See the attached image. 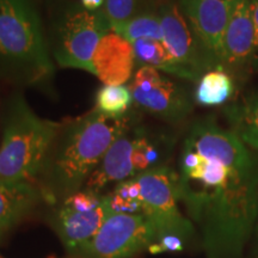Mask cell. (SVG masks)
<instances>
[{
	"mask_svg": "<svg viewBox=\"0 0 258 258\" xmlns=\"http://www.w3.org/2000/svg\"><path fill=\"white\" fill-rule=\"evenodd\" d=\"M178 199L217 258H238L258 213V158L213 118L194 122L180 154Z\"/></svg>",
	"mask_w": 258,
	"mask_h": 258,
	"instance_id": "1",
	"label": "cell"
},
{
	"mask_svg": "<svg viewBox=\"0 0 258 258\" xmlns=\"http://www.w3.org/2000/svg\"><path fill=\"white\" fill-rule=\"evenodd\" d=\"M137 123L139 117L132 110L121 118H109L95 108L61 122L37 179L44 200L55 202L79 191L116 139Z\"/></svg>",
	"mask_w": 258,
	"mask_h": 258,
	"instance_id": "2",
	"label": "cell"
},
{
	"mask_svg": "<svg viewBox=\"0 0 258 258\" xmlns=\"http://www.w3.org/2000/svg\"><path fill=\"white\" fill-rule=\"evenodd\" d=\"M55 73L46 27L35 0H0V79L46 86Z\"/></svg>",
	"mask_w": 258,
	"mask_h": 258,
	"instance_id": "3",
	"label": "cell"
},
{
	"mask_svg": "<svg viewBox=\"0 0 258 258\" xmlns=\"http://www.w3.org/2000/svg\"><path fill=\"white\" fill-rule=\"evenodd\" d=\"M61 122L42 118L23 93L6 102L0 145V180L36 183Z\"/></svg>",
	"mask_w": 258,
	"mask_h": 258,
	"instance_id": "4",
	"label": "cell"
},
{
	"mask_svg": "<svg viewBox=\"0 0 258 258\" xmlns=\"http://www.w3.org/2000/svg\"><path fill=\"white\" fill-rule=\"evenodd\" d=\"M46 35L51 57L61 69L92 74V57L111 31L104 12H91L79 0H46Z\"/></svg>",
	"mask_w": 258,
	"mask_h": 258,
	"instance_id": "5",
	"label": "cell"
},
{
	"mask_svg": "<svg viewBox=\"0 0 258 258\" xmlns=\"http://www.w3.org/2000/svg\"><path fill=\"white\" fill-rule=\"evenodd\" d=\"M158 232L143 213L109 214L97 234L76 251L84 258H133L150 247Z\"/></svg>",
	"mask_w": 258,
	"mask_h": 258,
	"instance_id": "6",
	"label": "cell"
},
{
	"mask_svg": "<svg viewBox=\"0 0 258 258\" xmlns=\"http://www.w3.org/2000/svg\"><path fill=\"white\" fill-rule=\"evenodd\" d=\"M134 178L140 184L141 213L152 221L158 238L165 234H190L192 226L177 206L178 176L165 166H154Z\"/></svg>",
	"mask_w": 258,
	"mask_h": 258,
	"instance_id": "7",
	"label": "cell"
},
{
	"mask_svg": "<svg viewBox=\"0 0 258 258\" xmlns=\"http://www.w3.org/2000/svg\"><path fill=\"white\" fill-rule=\"evenodd\" d=\"M128 86L138 111L170 123H179L191 114L192 101L188 91L153 67L135 70Z\"/></svg>",
	"mask_w": 258,
	"mask_h": 258,
	"instance_id": "8",
	"label": "cell"
},
{
	"mask_svg": "<svg viewBox=\"0 0 258 258\" xmlns=\"http://www.w3.org/2000/svg\"><path fill=\"white\" fill-rule=\"evenodd\" d=\"M156 8L163 29L164 44L186 73L188 80L199 82L211 67L180 11L178 0H156Z\"/></svg>",
	"mask_w": 258,
	"mask_h": 258,
	"instance_id": "9",
	"label": "cell"
},
{
	"mask_svg": "<svg viewBox=\"0 0 258 258\" xmlns=\"http://www.w3.org/2000/svg\"><path fill=\"white\" fill-rule=\"evenodd\" d=\"M178 4L211 70L222 67V40L232 0H178Z\"/></svg>",
	"mask_w": 258,
	"mask_h": 258,
	"instance_id": "10",
	"label": "cell"
},
{
	"mask_svg": "<svg viewBox=\"0 0 258 258\" xmlns=\"http://www.w3.org/2000/svg\"><path fill=\"white\" fill-rule=\"evenodd\" d=\"M133 46L120 34L109 31L92 57V74L104 85H125L134 76Z\"/></svg>",
	"mask_w": 258,
	"mask_h": 258,
	"instance_id": "11",
	"label": "cell"
},
{
	"mask_svg": "<svg viewBox=\"0 0 258 258\" xmlns=\"http://www.w3.org/2000/svg\"><path fill=\"white\" fill-rule=\"evenodd\" d=\"M254 49V27L250 0H232L230 19L222 40L221 66L233 70L246 66Z\"/></svg>",
	"mask_w": 258,
	"mask_h": 258,
	"instance_id": "12",
	"label": "cell"
},
{
	"mask_svg": "<svg viewBox=\"0 0 258 258\" xmlns=\"http://www.w3.org/2000/svg\"><path fill=\"white\" fill-rule=\"evenodd\" d=\"M139 123L120 135L109 147L101 163L85 183V190L99 194L110 183H120L137 176L132 154L134 147V129Z\"/></svg>",
	"mask_w": 258,
	"mask_h": 258,
	"instance_id": "13",
	"label": "cell"
},
{
	"mask_svg": "<svg viewBox=\"0 0 258 258\" xmlns=\"http://www.w3.org/2000/svg\"><path fill=\"white\" fill-rule=\"evenodd\" d=\"M111 213L108 195L103 196L101 205L90 212H78L61 203L55 213L54 227L67 249L76 252L82 245L95 237Z\"/></svg>",
	"mask_w": 258,
	"mask_h": 258,
	"instance_id": "14",
	"label": "cell"
},
{
	"mask_svg": "<svg viewBox=\"0 0 258 258\" xmlns=\"http://www.w3.org/2000/svg\"><path fill=\"white\" fill-rule=\"evenodd\" d=\"M44 200L36 183L0 180V238L14 228Z\"/></svg>",
	"mask_w": 258,
	"mask_h": 258,
	"instance_id": "15",
	"label": "cell"
},
{
	"mask_svg": "<svg viewBox=\"0 0 258 258\" xmlns=\"http://www.w3.org/2000/svg\"><path fill=\"white\" fill-rule=\"evenodd\" d=\"M231 132L249 148L258 151V91L241 97L225 108Z\"/></svg>",
	"mask_w": 258,
	"mask_h": 258,
	"instance_id": "16",
	"label": "cell"
},
{
	"mask_svg": "<svg viewBox=\"0 0 258 258\" xmlns=\"http://www.w3.org/2000/svg\"><path fill=\"white\" fill-rule=\"evenodd\" d=\"M132 46H133L137 69L144 66L153 67L160 72L188 79L186 73L173 59L163 41L140 38L134 41Z\"/></svg>",
	"mask_w": 258,
	"mask_h": 258,
	"instance_id": "17",
	"label": "cell"
},
{
	"mask_svg": "<svg viewBox=\"0 0 258 258\" xmlns=\"http://www.w3.org/2000/svg\"><path fill=\"white\" fill-rule=\"evenodd\" d=\"M234 92L232 76L224 67L209 70L199 79L195 102L203 106H217L230 101Z\"/></svg>",
	"mask_w": 258,
	"mask_h": 258,
	"instance_id": "18",
	"label": "cell"
},
{
	"mask_svg": "<svg viewBox=\"0 0 258 258\" xmlns=\"http://www.w3.org/2000/svg\"><path fill=\"white\" fill-rule=\"evenodd\" d=\"M117 34L123 36L131 43L140 38H151V40L164 42L163 29L157 12L156 0H148L146 6L131 21H128Z\"/></svg>",
	"mask_w": 258,
	"mask_h": 258,
	"instance_id": "19",
	"label": "cell"
},
{
	"mask_svg": "<svg viewBox=\"0 0 258 258\" xmlns=\"http://www.w3.org/2000/svg\"><path fill=\"white\" fill-rule=\"evenodd\" d=\"M133 95L127 85H103L97 91L95 109L105 117L121 118L131 111Z\"/></svg>",
	"mask_w": 258,
	"mask_h": 258,
	"instance_id": "20",
	"label": "cell"
},
{
	"mask_svg": "<svg viewBox=\"0 0 258 258\" xmlns=\"http://www.w3.org/2000/svg\"><path fill=\"white\" fill-rule=\"evenodd\" d=\"M147 3L148 0H105L102 11L104 12L112 30L120 32L127 22L138 15Z\"/></svg>",
	"mask_w": 258,
	"mask_h": 258,
	"instance_id": "21",
	"label": "cell"
},
{
	"mask_svg": "<svg viewBox=\"0 0 258 258\" xmlns=\"http://www.w3.org/2000/svg\"><path fill=\"white\" fill-rule=\"evenodd\" d=\"M159 158V150L152 143V140H150V138L144 133V129H141L138 124L134 129V147L133 154H132L135 172L141 173L152 169L158 163Z\"/></svg>",
	"mask_w": 258,
	"mask_h": 258,
	"instance_id": "22",
	"label": "cell"
},
{
	"mask_svg": "<svg viewBox=\"0 0 258 258\" xmlns=\"http://www.w3.org/2000/svg\"><path fill=\"white\" fill-rule=\"evenodd\" d=\"M102 201L103 196L99 194L88 191V190H79L62 200L61 203L78 212H90L98 207Z\"/></svg>",
	"mask_w": 258,
	"mask_h": 258,
	"instance_id": "23",
	"label": "cell"
},
{
	"mask_svg": "<svg viewBox=\"0 0 258 258\" xmlns=\"http://www.w3.org/2000/svg\"><path fill=\"white\" fill-rule=\"evenodd\" d=\"M152 254L163 252H177L183 250V241L180 237L176 234H165L159 238V240L154 241L147 249Z\"/></svg>",
	"mask_w": 258,
	"mask_h": 258,
	"instance_id": "24",
	"label": "cell"
},
{
	"mask_svg": "<svg viewBox=\"0 0 258 258\" xmlns=\"http://www.w3.org/2000/svg\"><path fill=\"white\" fill-rule=\"evenodd\" d=\"M250 6L254 27V46L258 49V0H250Z\"/></svg>",
	"mask_w": 258,
	"mask_h": 258,
	"instance_id": "25",
	"label": "cell"
},
{
	"mask_svg": "<svg viewBox=\"0 0 258 258\" xmlns=\"http://www.w3.org/2000/svg\"><path fill=\"white\" fill-rule=\"evenodd\" d=\"M80 4L83 5L84 9H86L88 11L97 12L101 11L104 8L105 0H79Z\"/></svg>",
	"mask_w": 258,
	"mask_h": 258,
	"instance_id": "26",
	"label": "cell"
},
{
	"mask_svg": "<svg viewBox=\"0 0 258 258\" xmlns=\"http://www.w3.org/2000/svg\"><path fill=\"white\" fill-rule=\"evenodd\" d=\"M0 258H4V257H3V256H2V254H0Z\"/></svg>",
	"mask_w": 258,
	"mask_h": 258,
	"instance_id": "27",
	"label": "cell"
}]
</instances>
